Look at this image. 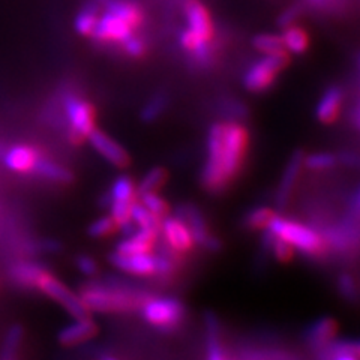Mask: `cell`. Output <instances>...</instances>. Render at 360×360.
Instances as JSON below:
<instances>
[{"instance_id": "obj_35", "label": "cell", "mask_w": 360, "mask_h": 360, "mask_svg": "<svg viewBox=\"0 0 360 360\" xmlns=\"http://www.w3.org/2000/svg\"><path fill=\"white\" fill-rule=\"evenodd\" d=\"M140 202L160 219H162L164 217L168 215V213H170V206H168V202L156 193L140 194Z\"/></svg>"}, {"instance_id": "obj_12", "label": "cell", "mask_w": 360, "mask_h": 360, "mask_svg": "<svg viewBox=\"0 0 360 360\" xmlns=\"http://www.w3.org/2000/svg\"><path fill=\"white\" fill-rule=\"evenodd\" d=\"M90 146L107 160L111 165L117 168H125L129 164V155L128 152L122 148V146L112 140L110 135H107L104 131L95 128L92 132L89 134L87 137Z\"/></svg>"}, {"instance_id": "obj_24", "label": "cell", "mask_w": 360, "mask_h": 360, "mask_svg": "<svg viewBox=\"0 0 360 360\" xmlns=\"http://www.w3.org/2000/svg\"><path fill=\"white\" fill-rule=\"evenodd\" d=\"M281 38H283L285 50L288 53L297 54V56L307 53L308 49H309V45H311L309 33L302 26H299L297 22H296V25L284 27Z\"/></svg>"}, {"instance_id": "obj_44", "label": "cell", "mask_w": 360, "mask_h": 360, "mask_svg": "<svg viewBox=\"0 0 360 360\" xmlns=\"http://www.w3.org/2000/svg\"><path fill=\"white\" fill-rule=\"evenodd\" d=\"M95 2H96V4H99V5H101V8H104V6L110 2V0H95Z\"/></svg>"}, {"instance_id": "obj_32", "label": "cell", "mask_w": 360, "mask_h": 360, "mask_svg": "<svg viewBox=\"0 0 360 360\" xmlns=\"http://www.w3.org/2000/svg\"><path fill=\"white\" fill-rule=\"evenodd\" d=\"M218 108L229 120H243L250 115V110L240 99L234 96H222L218 101Z\"/></svg>"}, {"instance_id": "obj_9", "label": "cell", "mask_w": 360, "mask_h": 360, "mask_svg": "<svg viewBox=\"0 0 360 360\" xmlns=\"http://www.w3.org/2000/svg\"><path fill=\"white\" fill-rule=\"evenodd\" d=\"M186 21V29H189L201 42H209L217 35L218 27L213 22L210 11L201 0H182L180 4Z\"/></svg>"}, {"instance_id": "obj_21", "label": "cell", "mask_w": 360, "mask_h": 360, "mask_svg": "<svg viewBox=\"0 0 360 360\" xmlns=\"http://www.w3.org/2000/svg\"><path fill=\"white\" fill-rule=\"evenodd\" d=\"M119 54L127 59L143 60L150 51V38L144 32L135 30L131 37L119 44Z\"/></svg>"}, {"instance_id": "obj_28", "label": "cell", "mask_w": 360, "mask_h": 360, "mask_svg": "<svg viewBox=\"0 0 360 360\" xmlns=\"http://www.w3.org/2000/svg\"><path fill=\"white\" fill-rule=\"evenodd\" d=\"M135 195H137V188H135L132 179L128 176H119L111 185L105 202L108 205V201H135Z\"/></svg>"}, {"instance_id": "obj_45", "label": "cell", "mask_w": 360, "mask_h": 360, "mask_svg": "<svg viewBox=\"0 0 360 360\" xmlns=\"http://www.w3.org/2000/svg\"><path fill=\"white\" fill-rule=\"evenodd\" d=\"M103 360H117V359H115V357H104Z\"/></svg>"}, {"instance_id": "obj_18", "label": "cell", "mask_w": 360, "mask_h": 360, "mask_svg": "<svg viewBox=\"0 0 360 360\" xmlns=\"http://www.w3.org/2000/svg\"><path fill=\"white\" fill-rule=\"evenodd\" d=\"M156 239H158V231L148 230V229H137L132 234H129L125 240L117 243L115 252L125 254V255L152 252Z\"/></svg>"}, {"instance_id": "obj_19", "label": "cell", "mask_w": 360, "mask_h": 360, "mask_svg": "<svg viewBox=\"0 0 360 360\" xmlns=\"http://www.w3.org/2000/svg\"><path fill=\"white\" fill-rule=\"evenodd\" d=\"M338 333V323L330 317H323L311 324L307 332V341L312 348L324 350L329 347Z\"/></svg>"}, {"instance_id": "obj_38", "label": "cell", "mask_w": 360, "mask_h": 360, "mask_svg": "<svg viewBox=\"0 0 360 360\" xmlns=\"http://www.w3.org/2000/svg\"><path fill=\"white\" fill-rule=\"evenodd\" d=\"M338 291H340V295L347 300H356L359 296L356 281L348 274H342L338 278Z\"/></svg>"}, {"instance_id": "obj_40", "label": "cell", "mask_w": 360, "mask_h": 360, "mask_svg": "<svg viewBox=\"0 0 360 360\" xmlns=\"http://www.w3.org/2000/svg\"><path fill=\"white\" fill-rule=\"evenodd\" d=\"M77 267L80 272L86 276H95L98 274V264L92 257L89 255H80L77 258Z\"/></svg>"}, {"instance_id": "obj_34", "label": "cell", "mask_w": 360, "mask_h": 360, "mask_svg": "<svg viewBox=\"0 0 360 360\" xmlns=\"http://www.w3.org/2000/svg\"><path fill=\"white\" fill-rule=\"evenodd\" d=\"M307 13V8L303 5L302 0H297V2H292L287 8L281 11V14L276 18V26L284 29L291 25H296L297 20Z\"/></svg>"}, {"instance_id": "obj_4", "label": "cell", "mask_w": 360, "mask_h": 360, "mask_svg": "<svg viewBox=\"0 0 360 360\" xmlns=\"http://www.w3.org/2000/svg\"><path fill=\"white\" fill-rule=\"evenodd\" d=\"M290 63L288 51H278L264 54L263 58L248 65L242 75L243 87L251 94L267 92L276 83L278 75L283 72Z\"/></svg>"}, {"instance_id": "obj_14", "label": "cell", "mask_w": 360, "mask_h": 360, "mask_svg": "<svg viewBox=\"0 0 360 360\" xmlns=\"http://www.w3.org/2000/svg\"><path fill=\"white\" fill-rule=\"evenodd\" d=\"M104 9L107 13L127 21L135 30L143 29L146 21H148L144 5L140 0H110Z\"/></svg>"}, {"instance_id": "obj_43", "label": "cell", "mask_w": 360, "mask_h": 360, "mask_svg": "<svg viewBox=\"0 0 360 360\" xmlns=\"http://www.w3.org/2000/svg\"><path fill=\"white\" fill-rule=\"evenodd\" d=\"M329 353L332 354V360H359V357L347 352H329Z\"/></svg>"}, {"instance_id": "obj_36", "label": "cell", "mask_w": 360, "mask_h": 360, "mask_svg": "<svg viewBox=\"0 0 360 360\" xmlns=\"http://www.w3.org/2000/svg\"><path fill=\"white\" fill-rule=\"evenodd\" d=\"M338 162V156L328 152H320V153H312L307 158H303V164H305L311 170H329V168L335 167Z\"/></svg>"}, {"instance_id": "obj_2", "label": "cell", "mask_w": 360, "mask_h": 360, "mask_svg": "<svg viewBox=\"0 0 360 360\" xmlns=\"http://www.w3.org/2000/svg\"><path fill=\"white\" fill-rule=\"evenodd\" d=\"M80 297L89 312H131L140 309L149 295L120 285L95 283L84 285Z\"/></svg>"}, {"instance_id": "obj_15", "label": "cell", "mask_w": 360, "mask_h": 360, "mask_svg": "<svg viewBox=\"0 0 360 360\" xmlns=\"http://www.w3.org/2000/svg\"><path fill=\"white\" fill-rule=\"evenodd\" d=\"M344 96V89L340 84H332L326 89L319 101L317 110H315V116H317V119L321 123H324V125L333 123L341 112Z\"/></svg>"}, {"instance_id": "obj_13", "label": "cell", "mask_w": 360, "mask_h": 360, "mask_svg": "<svg viewBox=\"0 0 360 360\" xmlns=\"http://www.w3.org/2000/svg\"><path fill=\"white\" fill-rule=\"evenodd\" d=\"M111 264L120 269L122 272H127L137 276H153L156 274V257L150 252L146 254H132L125 255L119 252H112L110 255Z\"/></svg>"}, {"instance_id": "obj_23", "label": "cell", "mask_w": 360, "mask_h": 360, "mask_svg": "<svg viewBox=\"0 0 360 360\" xmlns=\"http://www.w3.org/2000/svg\"><path fill=\"white\" fill-rule=\"evenodd\" d=\"M47 272L42 266L37 263H17L11 269V278H13L15 283L21 287H29V288H37L39 279Z\"/></svg>"}, {"instance_id": "obj_30", "label": "cell", "mask_w": 360, "mask_h": 360, "mask_svg": "<svg viewBox=\"0 0 360 360\" xmlns=\"http://www.w3.org/2000/svg\"><path fill=\"white\" fill-rule=\"evenodd\" d=\"M168 179V172L164 167H153L152 170L146 173V176L141 179V182L137 186V194H148V193H156L158 189L162 188Z\"/></svg>"}, {"instance_id": "obj_5", "label": "cell", "mask_w": 360, "mask_h": 360, "mask_svg": "<svg viewBox=\"0 0 360 360\" xmlns=\"http://www.w3.org/2000/svg\"><path fill=\"white\" fill-rule=\"evenodd\" d=\"M144 321L164 333H172L184 324L186 308L176 297H148L140 308Z\"/></svg>"}, {"instance_id": "obj_11", "label": "cell", "mask_w": 360, "mask_h": 360, "mask_svg": "<svg viewBox=\"0 0 360 360\" xmlns=\"http://www.w3.org/2000/svg\"><path fill=\"white\" fill-rule=\"evenodd\" d=\"M323 238L329 250L340 254H348L353 251L360 242L359 222L348 219L340 225H336V227H330L326 230Z\"/></svg>"}, {"instance_id": "obj_20", "label": "cell", "mask_w": 360, "mask_h": 360, "mask_svg": "<svg viewBox=\"0 0 360 360\" xmlns=\"http://www.w3.org/2000/svg\"><path fill=\"white\" fill-rule=\"evenodd\" d=\"M303 152L297 150L291 155L290 161L285 167V172L283 174V179H281V184L278 188V193H276V205L278 207H284L285 202L288 201V197L291 194L292 188H295L296 184V179L300 173V168L303 165Z\"/></svg>"}, {"instance_id": "obj_37", "label": "cell", "mask_w": 360, "mask_h": 360, "mask_svg": "<svg viewBox=\"0 0 360 360\" xmlns=\"http://www.w3.org/2000/svg\"><path fill=\"white\" fill-rule=\"evenodd\" d=\"M116 230H117V224L108 215V217H103L90 224L87 229V233L90 238L103 239V238H107V236L115 233Z\"/></svg>"}, {"instance_id": "obj_17", "label": "cell", "mask_w": 360, "mask_h": 360, "mask_svg": "<svg viewBox=\"0 0 360 360\" xmlns=\"http://www.w3.org/2000/svg\"><path fill=\"white\" fill-rule=\"evenodd\" d=\"M96 333L98 328L92 319H75L59 332V342L65 347H74L92 340Z\"/></svg>"}, {"instance_id": "obj_8", "label": "cell", "mask_w": 360, "mask_h": 360, "mask_svg": "<svg viewBox=\"0 0 360 360\" xmlns=\"http://www.w3.org/2000/svg\"><path fill=\"white\" fill-rule=\"evenodd\" d=\"M176 217L184 219L188 224L191 233H193L194 242L198 246H201L202 250H206L209 252L221 251L222 242L217 238V236H213L210 233L205 217L201 215V212L194 205H180L176 209Z\"/></svg>"}, {"instance_id": "obj_46", "label": "cell", "mask_w": 360, "mask_h": 360, "mask_svg": "<svg viewBox=\"0 0 360 360\" xmlns=\"http://www.w3.org/2000/svg\"><path fill=\"white\" fill-rule=\"evenodd\" d=\"M357 60H359V68H360V53H359V59Z\"/></svg>"}, {"instance_id": "obj_42", "label": "cell", "mask_w": 360, "mask_h": 360, "mask_svg": "<svg viewBox=\"0 0 360 360\" xmlns=\"http://www.w3.org/2000/svg\"><path fill=\"white\" fill-rule=\"evenodd\" d=\"M350 219L360 224V188L352 198L350 205Z\"/></svg>"}, {"instance_id": "obj_29", "label": "cell", "mask_w": 360, "mask_h": 360, "mask_svg": "<svg viewBox=\"0 0 360 360\" xmlns=\"http://www.w3.org/2000/svg\"><path fill=\"white\" fill-rule=\"evenodd\" d=\"M131 219L137 229H148L153 231H160L161 219L155 217L152 212L146 209L140 201L135 200L131 209Z\"/></svg>"}, {"instance_id": "obj_39", "label": "cell", "mask_w": 360, "mask_h": 360, "mask_svg": "<svg viewBox=\"0 0 360 360\" xmlns=\"http://www.w3.org/2000/svg\"><path fill=\"white\" fill-rule=\"evenodd\" d=\"M324 352H347L360 359V341H333L329 347L324 348Z\"/></svg>"}, {"instance_id": "obj_16", "label": "cell", "mask_w": 360, "mask_h": 360, "mask_svg": "<svg viewBox=\"0 0 360 360\" xmlns=\"http://www.w3.org/2000/svg\"><path fill=\"white\" fill-rule=\"evenodd\" d=\"M39 153L37 149L30 148L26 144H17L4 152L2 160L4 164L11 172L15 173H33V168L37 165Z\"/></svg>"}, {"instance_id": "obj_3", "label": "cell", "mask_w": 360, "mask_h": 360, "mask_svg": "<svg viewBox=\"0 0 360 360\" xmlns=\"http://www.w3.org/2000/svg\"><path fill=\"white\" fill-rule=\"evenodd\" d=\"M267 230L275 234L276 238L290 243L295 250L311 258L323 257L329 251L323 236L300 222H295L275 215L272 221L269 222Z\"/></svg>"}, {"instance_id": "obj_26", "label": "cell", "mask_w": 360, "mask_h": 360, "mask_svg": "<svg viewBox=\"0 0 360 360\" xmlns=\"http://www.w3.org/2000/svg\"><path fill=\"white\" fill-rule=\"evenodd\" d=\"M206 329H207V360H227L225 359L217 317L213 314H206Z\"/></svg>"}, {"instance_id": "obj_27", "label": "cell", "mask_w": 360, "mask_h": 360, "mask_svg": "<svg viewBox=\"0 0 360 360\" xmlns=\"http://www.w3.org/2000/svg\"><path fill=\"white\" fill-rule=\"evenodd\" d=\"M168 101H170V96H168L165 90H158L143 107L140 115L141 120L146 123H152L160 119L168 107Z\"/></svg>"}, {"instance_id": "obj_41", "label": "cell", "mask_w": 360, "mask_h": 360, "mask_svg": "<svg viewBox=\"0 0 360 360\" xmlns=\"http://www.w3.org/2000/svg\"><path fill=\"white\" fill-rule=\"evenodd\" d=\"M21 338H22V329L20 328V326H13V328H11V330L6 335V341H5L6 352L15 350V348L21 342Z\"/></svg>"}, {"instance_id": "obj_25", "label": "cell", "mask_w": 360, "mask_h": 360, "mask_svg": "<svg viewBox=\"0 0 360 360\" xmlns=\"http://www.w3.org/2000/svg\"><path fill=\"white\" fill-rule=\"evenodd\" d=\"M33 173L47 180H51V182H58V184L72 182V173L68 170L66 167L54 162L51 160H47V158H44L41 155L38 158L35 168H33Z\"/></svg>"}, {"instance_id": "obj_31", "label": "cell", "mask_w": 360, "mask_h": 360, "mask_svg": "<svg viewBox=\"0 0 360 360\" xmlns=\"http://www.w3.org/2000/svg\"><path fill=\"white\" fill-rule=\"evenodd\" d=\"M252 47L263 54L278 53V51H287L284 47L283 38L276 33H257L251 39Z\"/></svg>"}, {"instance_id": "obj_10", "label": "cell", "mask_w": 360, "mask_h": 360, "mask_svg": "<svg viewBox=\"0 0 360 360\" xmlns=\"http://www.w3.org/2000/svg\"><path fill=\"white\" fill-rule=\"evenodd\" d=\"M168 250L174 254H186L193 250L195 242L188 224L179 217L167 215L161 219V229Z\"/></svg>"}, {"instance_id": "obj_22", "label": "cell", "mask_w": 360, "mask_h": 360, "mask_svg": "<svg viewBox=\"0 0 360 360\" xmlns=\"http://www.w3.org/2000/svg\"><path fill=\"white\" fill-rule=\"evenodd\" d=\"M101 5L96 4L95 0H84L82 8L78 9V14L74 20V29L82 37H90L96 26L99 18Z\"/></svg>"}, {"instance_id": "obj_33", "label": "cell", "mask_w": 360, "mask_h": 360, "mask_svg": "<svg viewBox=\"0 0 360 360\" xmlns=\"http://www.w3.org/2000/svg\"><path fill=\"white\" fill-rule=\"evenodd\" d=\"M274 217H275V213L272 209L260 206V207H255L251 212L246 213L243 224H245V227L250 230H266L269 222L272 221Z\"/></svg>"}, {"instance_id": "obj_1", "label": "cell", "mask_w": 360, "mask_h": 360, "mask_svg": "<svg viewBox=\"0 0 360 360\" xmlns=\"http://www.w3.org/2000/svg\"><path fill=\"white\" fill-rule=\"evenodd\" d=\"M201 185L210 194H221L234 182L250 148V132L240 120L217 122L209 128Z\"/></svg>"}, {"instance_id": "obj_6", "label": "cell", "mask_w": 360, "mask_h": 360, "mask_svg": "<svg viewBox=\"0 0 360 360\" xmlns=\"http://www.w3.org/2000/svg\"><path fill=\"white\" fill-rule=\"evenodd\" d=\"M63 111L72 143H82L96 128V108L82 96L66 94L63 96Z\"/></svg>"}, {"instance_id": "obj_7", "label": "cell", "mask_w": 360, "mask_h": 360, "mask_svg": "<svg viewBox=\"0 0 360 360\" xmlns=\"http://www.w3.org/2000/svg\"><path fill=\"white\" fill-rule=\"evenodd\" d=\"M38 290H41L44 295H47L49 297L58 302L59 305H62L66 309V312H70L74 319L89 317V311L83 303L80 295L71 291L70 287L65 285L62 281L54 278L51 274H44V276L38 283Z\"/></svg>"}]
</instances>
